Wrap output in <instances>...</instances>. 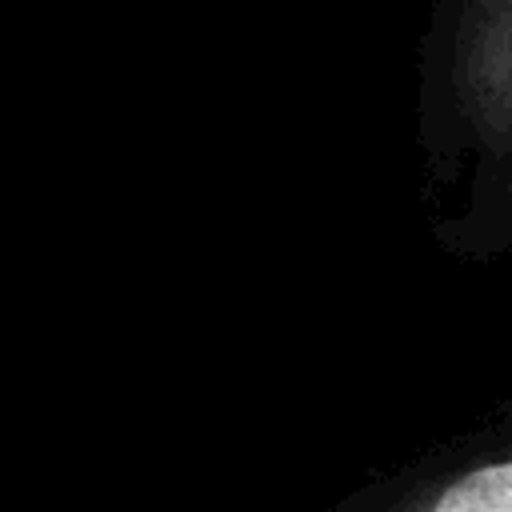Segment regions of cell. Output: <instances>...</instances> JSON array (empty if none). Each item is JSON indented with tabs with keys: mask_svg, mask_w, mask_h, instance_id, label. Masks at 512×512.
Here are the masks:
<instances>
[{
	"mask_svg": "<svg viewBox=\"0 0 512 512\" xmlns=\"http://www.w3.org/2000/svg\"><path fill=\"white\" fill-rule=\"evenodd\" d=\"M320 512H512V396Z\"/></svg>",
	"mask_w": 512,
	"mask_h": 512,
	"instance_id": "1",
	"label": "cell"
}]
</instances>
